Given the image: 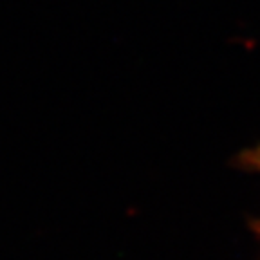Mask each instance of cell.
Returning a JSON list of instances; mask_svg holds the SVG:
<instances>
[{
    "mask_svg": "<svg viewBox=\"0 0 260 260\" xmlns=\"http://www.w3.org/2000/svg\"><path fill=\"white\" fill-rule=\"evenodd\" d=\"M246 162H248L253 170L260 174V146H256V148H253V150H249L246 154Z\"/></svg>",
    "mask_w": 260,
    "mask_h": 260,
    "instance_id": "1",
    "label": "cell"
}]
</instances>
